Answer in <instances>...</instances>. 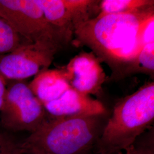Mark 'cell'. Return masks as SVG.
<instances>
[{
    "mask_svg": "<svg viewBox=\"0 0 154 154\" xmlns=\"http://www.w3.org/2000/svg\"><path fill=\"white\" fill-rule=\"evenodd\" d=\"M154 13V7L137 13L109 14L93 18L77 26L74 33L78 45L86 46L112 70V79L122 72L142 49L137 33L140 25Z\"/></svg>",
    "mask_w": 154,
    "mask_h": 154,
    "instance_id": "obj_1",
    "label": "cell"
},
{
    "mask_svg": "<svg viewBox=\"0 0 154 154\" xmlns=\"http://www.w3.org/2000/svg\"><path fill=\"white\" fill-rule=\"evenodd\" d=\"M103 116L51 117L21 142L23 154H88L104 126Z\"/></svg>",
    "mask_w": 154,
    "mask_h": 154,
    "instance_id": "obj_2",
    "label": "cell"
},
{
    "mask_svg": "<svg viewBox=\"0 0 154 154\" xmlns=\"http://www.w3.org/2000/svg\"><path fill=\"white\" fill-rule=\"evenodd\" d=\"M154 83L119 100L96 144L97 154H120L154 122Z\"/></svg>",
    "mask_w": 154,
    "mask_h": 154,
    "instance_id": "obj_3",
    "label": "cell"
},
{
    "mask_svg": "<svg viewBox=\"0 0 154 154\" xmlns=\"http://www.w3.org/2000/svg\"><path fill=\"white\" fill-rule=\"evenodd\" d=\"M6 90L0 110L2 127L9 131H35L48 119L44 106L25 80L6 81Z\"/></svg>",
    "mask_w": 154,
    "mask_h": 154,
    "instance_id": "obj_4",
    "label": "cell"
},
{
    "mask_svg": "<svg viewBox=\"0 0 154 154\" xmlns=\"http://www.w3.org/2000/svg\"><path fill=\"white\" fill-rule=\"evenodd\" d=\"M0 17L29 43L63 46L47 22L37 0H0Z\"/></svg>",
    "mask_w": 154,
    "mask_h": 154,
    "instance_id": "obj_5",
    "label": "cell"
},
{
    "mask_svg": "<svg viewBox=\"0 0 154 154\" xmlns=\"http://www.w3.org/2000/svg\"><path fill=\"white\" fill-rule=\"evenodd\" d=\"M58 50L42 43H22L0 55V75L6 81L25 80L48 69Z\"/></svg>",
    "mask_w": 154,
    "mask_h": 154,
    "instance_id": "obj_6",
    "label": "cell"
},
{
    "mask_svg": "<svg viewBox=\"0 0 154 154\" xmlns=\"http://www.w3.org/2000/svg\"><path fill=\"white\" fill-rule=\"evenodd\" d=\"M45 17L63 46L70 42L78 25L90 18L94 0H37Z\"/></svg>",
    "mask_w": 154,
    "mask_h": 154,
    "instance_id": "obj_7",
    "label": "cell"
},
{
    "mask_svg": "<svg viewBox=\"0 0 154 154\" xmlns=\"http://www.w3.org/2000/svg\"><path fill=\"white\" fill-rule=\"evenodd\" d=\"M100 63L93 53L83 51L60 69L72 88L85 95H99L106 80Z\"/></svg>",
    "mask_w": 154,
    "mask_h": 154,
    "instance_id": "obj_8",
    "label": "cell"
},
{
    "mask_svg": "<svg viewBox=\"0 0 154 154\" xmlns=\"http://www.w3.org/2000/svg\"><path fill=\"white\" fill-rule=\"evenodd\" d=\"M43 105L51 117L103 116L106 112V109L101 102L72 88L58 99Z\"/></svg>",
    "mask_w": 154,
    "mask_h": 154,
    "instance_id": "obj_9",
    "label": "cell"
},
{
    "mask_svg": "<svg viewBox=\"0 0 154 154\" xmlns=\"http://www.w3.org/2000/svg\"><path fill=\"white\" fill-rule=\"evenodd\" d=\"M29 86L43 105L58 99L71 88L60 68L42 70Z\"/></svg>",
    "mask_w": 154,
    "mask_h": 154,
    "instance_id": "obj_10",
    "label": "cell"
},
{
    "mask_svg": "<svg viewBox=\"0 0 154 154\" xmlns=\"http://www.w3.org/2000/svg\"><path fill=\"white\" fill-rule=\"evenodd\" d=\"M99 2L98 17L109 14L137 13L154 7L153 0H103Z\"/></svg>",
    "mask_w": 154,
    "mask_h": 154,
    "instance_id": "obj_11",
    "label": "cell"
},
{
    "mask_svg": "<svg viewBox=\"0 0 154 154\" xmlns=\"http://www.w3.org/2000/svg\"><path fill=\"white\" fill-rule=\"evenodd\" d=\"M154 42L143 46L137 55L122 72L119 79L135 74L154 77Z\"/></svg>",
    "mask_w": 154,
    "mask_h": 154,
    "instance_id": "obj_12",
    "label": "cell"
},
{
    "mask_svg": "<svg viewBox=\"0 0 154 154\" xmlns=\"http://www.w3.org/2000/svg\"><path fill=\"white\" fill-rule=\"evenodd\" d=\"M21 44V37L0 17V55L11 53Z\"/></svg>",
    "mask_w": 154,
    "mask_h": 154,
    "instance_id": "obj_13",
    "label": "cell"
},
{
    "mask_svg": "<svg viewBox=\"0 0 154 154\" xmlns=\"http://www.w3.org/2000/svg\"><path fill=\"white\" fill-rule=\"evenodd\" d=\"M137 37L142 47L154 42V13L147 17L141 23L138 29Z\"/></svg>",
    "mask_w": 154,
    "mask_h": 154,
    "instance_id": "obj_14",
    "label": "cell"
},
{
    "mask_svg": "<svg viewBox=\"0 0 154 154\" xmlns=\"http://www.w3.org/2000/svg\"><path fill=\"white\" fill-rule=\"evenodd\" d=\"M0 154H23L18 143L7 132L0 130Z\"/></svg>",
    "mask_w": 154,
    "mask_h": 154,
    "instance_id": "obj_15",
    "label": "cell"
},
{
    "mask_svg": "<svg viewBox=\"0 0 154 154\" xmlns=\"http://www.w3.org/2000/svg\"><path fill=\"white\" fill-rule=\"evenodd\" d=\"M6 81L3 77L0 75V110L2 108L5 98L6 90Z\"/></svg>",
    "mask_w": 154,
    "mask_h": 154,
    "instance_id": "obj_16",
    "label": "cell"
},
{
    "mask_svg": "<svg viewBox=\"0 0 154 154\" xmlns=\"http://www.w3.org/2000/svg\"><path fill=\"white\" fill-rule=\"evenodd\" d=\"M125 154H149V153L142 149L136 148L134 144L127 148L125 150Z\"/></svg>",
    "mask_w": 154,
    "mask_h": 154,
    "instance_id": "obj_17",
    "label": "cell"
}]
</instances>
